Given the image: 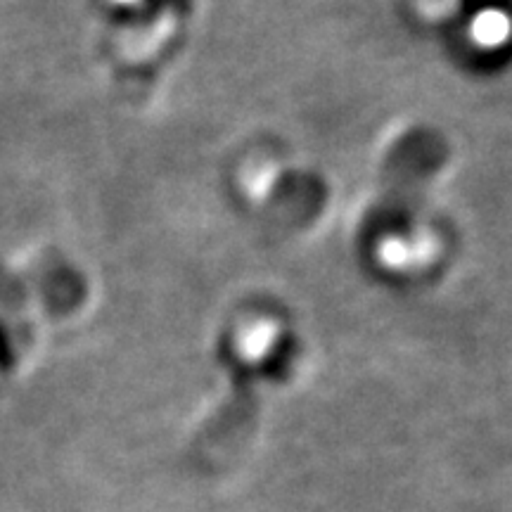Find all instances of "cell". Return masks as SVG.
<instances>
[{
    "label": "cell",
    "mask_w": 512,
    "mask_h": 512,
    "mask_svg": "<svg viewBox=\"0 0 512 512\" xmlns=\"http://www.w3.org/2000/svg\"><path fill=\"white\" fill-rule=\"evenodd\" d=\"M510 34V19L508 15L498 10H486L482 15H477L472 22V36L477 38L484 46H501V43Z\"/></svg>",
    "instance_id": "6da1fadb"
}]
</instances>
